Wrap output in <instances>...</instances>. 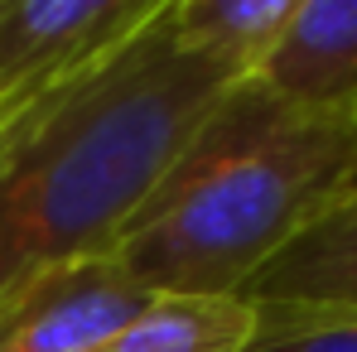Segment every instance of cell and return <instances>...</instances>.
Masks as SVG:
<instances>
[{
	"mask_svg": "<svg viewBox=\"0 0 357 352\" xmlns=\"http://www.w3.org/2000/svg\"><path fill=\"white\" fill-rule=\"evenodd\" d=\"M241 72L183 49L169 5L112 63L0 130V290L107 256Z\"/></svg>",
	"mask_w": 357,
	"mask_h": 352,
	"instance_id": "cell-1",
	"label": "cell"
},
{
	"mask_svg": "<svg viewBox=\"0 0 357 352\" xmlns=\"http://www.w3.org/2000/svg\"><path fill=\"white\" fill-rule=\"evenodd\" d=\"M357 178V121L237 82L107 251L145 294L232 299Z\"/></svg>",
	"mask_w": 357,
	"mask_h": 352,
	"instance_id": "cell-2",
	"label": "cell"
},
{
	"mask_svg": "<svg viewBox=\"0 0 357 352\" xmlns=\"http://www.w3.org/2000/svg\"><path fill=\"white\" fill-rule=\"evenodd\" d=\"M169 0H0V130L112 63Z\"/></svg>",
	"mask_w": 357,
	"mask_h": 352,
	"instance_id": "cell-3",
	"label": "cell"
},
{
	"mask_svg": "<svg viewBox=\"0 0 357 352\" xmlns=\"http://www.w3.org/2000/svg\"><path fill=\"white\" fill-rule=\"evenodd\" d=\"M150 299L112 256L29 270L0 290V352H92Z\"/></svg>",
	"mask_w": 357,
	"mask_h": 352,
	"instance_id": "cell-4",
	"label": "cell"
},
{
	"mask_svg": "<svg viewBox=\"0 0 357 352\" xmlns=\"http://www.w3.org/2000/svg\"><path fill=\"white\" fill-rule=\"evenodd\" d=\"M251 82L304 116L357 121V0H295Z\"/></svg>",
	"mask_w": 357,
	"mask_h": 352,
	"instance_id": "cell-5",
	"label": "cell"
},
{
	"mask_svg": "<svg viewBox=\"0 0 357 352\" xmlns=\"http://www.w3.org/2000/svg\"><path fill=\"white\" fill-rule=\"evenodd\" d=\"M266 319H328L357 314V178L353 188L295 236L246 290Z\"/></svg>",
	"mask_w": 357,
	"mask_h": 352,
	"instance_id": "cell-6",
	"label": "cell"
},
{
	"mask_svg": "<svg viewBox=\"0 0 357 352\" xmlns=\"http://www.w3.org/2000/svg\"><path fill=\"white\" fill-rule=\"evenodd\" d=\"M261 338V309L213 294H155L126 328L92 352H251Z\"/></svg>",
	"mask_w": 357,
	"mask_h": 352,
	"instance_id": "cell-7",
	"label": "cell"
},
{
	"mask_svg": "<svg viewBox=\"0 0 357 352\" xmlns=\"http://www.w3.org/2000/svg\"><path fill=\"white\" fill-rule=\"evenodd\" d=\"M290 10L295 0H169V29L183 49L251 77L280 39Z\"/></svg>",
	"mask_w": 357,
	"mask_h": 352,
	"instance_id": "cell-8",
	"label": "cell"
},
{
	"mask_svg": "<svg viewBox=\"0 0 357 352\" xmlns=\"http://www.w3.org/2000/svg\"><path fill=\"white\" fill-rule=\"evenodd\" d=\"M251 352H357V314L328 319H266Z\"/></svg>",
	"mask_w": 357,
	"mask_h": 352,
	"instance_id": "cell-9",
	"label": "cell"
}]
</instances>
